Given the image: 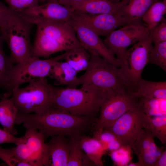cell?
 I'll return each instance as SVG.
<instances>
[{"instance_id":"cell-1","label":"cell","mask_w":166,"mask_h":166,"mask_svg":"<svg viewBox=\"0 0 166 166\" xmlns=\"http://www.w3.org/2000/svg\"><path fill=\"white\" fill-rule=\"evenodd\" d=\"M97 119L50 108L40 114L18 111L15 124H22L26 129H36L42 132L46 139L59 135L69 137L85 134L93 128Z\"/></svg>"},{"instance_id":"cell-2","label":"cell","mask_w":166,"mask_h":166,"mask_svg":"<svg viewBox=\"0 0 166 166\" xmlns=\"http://www.w3.org/2000/svg\"><path fill=\"white\" fill-rule=\"evenodd\" d=\"M107 94L93 85H81V88L53 86L50 108L72 114L97 117Z\"/></svg>"},{"instance_id":"cell-3","label":"cell","mask_w":166,"mask_h":166,"mask_svg":"<svg viewBox=\"0 0 166 166\" xmlns=\"http://www.w3.org/2000/svg\"><path fill=\"white\" fill-rule=\"evenodd\" d=\"M89 53V65L85 73L78 77L79 85L95 86L108 94L129 92L126 78L121 69L97 54Z\"/></svg>"},{"instance_id":"cell-4","label":"cell","mask_w":166,"mask_h":166,"mask_svg":"<svg viewBox=\"0 0 166 166\" xmlns=\"http://www.w3.org/2000/svg\"><path fill=\"white\" fill-rule=\"evenodd\" d=\"M53 86L46 77L29 83L23 88L14 87L11 96L18 111L40 114L50 107Z\"/></svg>"},{"instance_id":"cell-5","label":"cell","mask_w":166,"mask_h":166,"mask_svg":"<svg viewBox=\"0 0 166 166\" xmlns=\"http://www.w3.org/2000/svg\"><path fill=\"white\" fill-rule=\"evenodd\" d=\"M33 24L15 14L0 30L9 47L13 63L23 62L33 56L30 35Z\"/></svg>"},{"instance_id":"cell-6","label":"cell","mask_w":166,"mask_h":166,"mask_svg":"<svg viewBox=\"0 0 166 166\" xmlns=\"http://www.w3.org/2000/svg\"><path fill=\"white\" fill-rule=\"evenodd\" d=\"M148 33V28L142 23H130L113 30L103 41L109 52L116 56L121 62L120 68L124 73L126 68V53L127 48L136 43Z\"/></svg>"},{"instance_id":"cell-7","label":"cell","mask_w":166,"mask_h":166,"mask_svg":"<svg viewBox=\"0 0 166 166\" xmlns=\"http://www.w3.org/2000/svg\"><path fill=\"white\" fill-rule=\"evenodd\" d=\"M148 116L139 102L135 108L127 111L103 129L115 135L124 145L132 146L143 128H147Z\"/></svg>"},{"instance_id":"cell-8","label":"cell","mask_w":166,"mask_h":166,"mask_svg":"<svg viewBox=\"0 0 166 166\" xmlns=\"http://www.w3.org/2000/svg\"><path fill=\"white\" fill-rule=\"evenodd\" d=\"M60 59L59 56L45 59L32 56L23 62L13 65L9 78L11 93L14 87L22 84L34 82L49 77L53 63L61 61Z\"/></svg>"},{"instance_id":"cell-9","label":"cell","mask_w":166,"mask_h":166,"mask_svg":"<svg viewBox=\"0 0 166 166\" xmlns=\"http://www.w3.org/2000/svg\"><path fill=\"white\" fill-rule=\"evenodd\" d=\"M140 98L128 91L116 92L110 95L101 105L94 131L103 129L127 111L137 107Z\"/></svg>"},{"instance_id":"cell-10","label":"cell","mask_w":166,"mask_h":166,"mask_svg":"<svg viewBox=\"0 0 166 166\" xmlns=\"http://www.w3.org/2000/svg\"><path fill=\"white\" fill-rule=\"evenodd\" d=\"M152 43L148 33L126 51V68L124 75L130 92H134L138 82L142 78L143 70L148 63L153 47Z\"/></svg>"},{"instance_id":"cell-11","label":"cell","mask_w":166,"mask_h":166,"mask_svg":"<svg viewBox=\"0 0 166 166\" xmlns=\"http://www.w3.org/2000/svg\"><path fill=\"white\" fill-rule=\"evenodd\" d=\"M74 11L71 7L48 1L16 14L34 25H37L45 22L67 23L72 18Z\"/></svg>"},{"instance_id":"cell-12","label":"cell","mask_w":166,"mask_h":166,"mask_svg":"<svg viewBox=\"0 0 166 166\" xmlns=\"http://www.w3.org/2000/svg\"><path fill=\"white\" fill-rule=\"evenodd\" d=\"M66 23L73 28L79 42L89 53L98 55L117 67H121V62L109 52L96 33L72 17Z\"/></svg>"},{"instance_id":"cell-13","label":"cell","mask_w":166,"mask_h":166,"mask_svg":"<svg viewBox=\"0 0 166 166\" xmlns=\"http://www.w3.org/2000/svg\"><path fill=\"white\" fill-rule=\"evenodd\" d=\"M72 18L86 25L100 36H107L117 28L130 24L119 14H92L74 10Z\"/></svg>"},{"instance_id":"cell-14","label":"cell","mask_w":166,"mask_h":166,"mask_svg":"<svg viewBox=\"0 0 166 166\" xmlns=\"http://www.w3.org/2000/svg\"><path fill=\"white\" fill-rule=\"evenodd\" d=\"M150 132L142 128L131 148L136 154L140 166H154L157 160L166 149L158 147Z\"/></svg>"},{"instance_id":"cell-15","label":"cell","mask_w":166,"mask_h":166,"mask_svg":"<svg viewBox=\"0 0 166 166\" xmlns=\"http://www.w3.org/2000/svg\"><path fill=\"white\" fill-rule=\"evenodd\" d=\"M36 25V30L62 44L68 50L82 46L73 29L66 23L45 22Z\"/></svg>"},{"instance_id":"cell-16","label":"cell","mask_w":166,"mask_h":166,"mask_svg":"<svg viewBox=\"0 0 166 166\" xmlns=\"http://www.w3.org/2000/svg\"><path fill=\"white\" fill-rule=\"evenodd\" d=\"M22 137L32 155L34 166H49V156L45 136L42 132L35 128L26 129Z\"/></svg>"},{"instance_id":"cell-17","label":"cell","mask_w":166,"mask_h":166,"mask_svg":"<svg viewBox=\"0 0 166 166\" xmlns=\"http://www.w3.org/2000/svg\"><path fill=\"white\" fill-rule=\"evenodd\" d=\"M125 2L123 0H83L71 6L76 11L92 14H119Z\"/></svg>"},{"instance_id":"cell-18","label":"cell","mask_w":166,"mask_h":166,"mask_svg":"<svg viewBox=\"0 0 166 166\" xmlns=\"http://www.w3.org/2000/svg\"><path fill=\"white\" fill-rule=\"evenodd\" d=\"M51 137L46 143L49 156V166H67L70 146L69 138L61 135Z\"/></svg>"},{"instance_id":"cell-19","label":"cell","mask_w":166,"mask_h":166,"mask_svg":"<svg viewBox=\"0 0 166 166\" xmlns=\"http://www.w3.org/2000/svg\"><path fill=\"white\" fill-rule=\"evenodd\" d=\"M11 96L7 92L0 94V124L4 130L15 136L18 133L14 125L18 110Z\"/></svg>"},{"instance_id":"cell-20","label":"cell","mask_w":166,"mask_h":166,"mask_svg":"<svg viewBox=\"0 0 166 166\" xmlns=\"http://www.w3.org/2000/svg\"><path fill=\"white\" fill-rule=\"evenodd\" d=\"M77 73L66 62L56 61L53 63L49 77L55 79L56 85H64L76 88L80 85Z\"/></svg>"},{"instance_id":"cell-21","label":"cell","mask_w":166,"mask_h":166,"mask_svg":"<svg viewBox=\"0 0 166 166\" xmlns=\"http://www.w3.org/2000/svg\"><path fill=\"white\" fill-rule=\"evenodd\" d=\"M160 0H127L119 14L126 18L130 23H142L141 18L148 8Z\"/></svg>"},{"instance_id":"cell-22","label":"cell","mask_w":166,"mask_h":166,"mask_svg":"<svg viewBox=\"0 0 166 166\" xmlns=\"http://www.w3.org/2000/svg\"><path fill=\"white\" fill-rule=\"evenodd\" d=\"M140 98L147 97L166 99V81L153 82L141 79L138 82L133 93Z\"/></svg>"},{"instance_id":"cell-23","label":"cell","mask_w":166,"mask_h":166,"mask_svg":"<svg viewBox=\"0 0 166 166\" xmlns=\"http://www.w3.org/2000/svg\"><path fill=\"white\" fill-rule=\"evenodd\" d=\"M81 147L94 166H103V156L107 152L100 142L93 137L83 134L80 136Z\"/></svg>"},{"instance_id":"cell-24","label":"cell","mask_w":166,"mask_h":166,"mask_svg":"<svg viewBox=\"0 0 166 166\" xmlns=\"http://www.w3.org/2000/svg\"><path fill=\"white\" fill-rule=\"evenodd\" d=\"M64 60L77 73L88 68L90 58L89 52L82 46L68 50L60 55Z\"/></svg>"},{"instance_id":"cell-25","label":"cell","mask_w":166,"mask_h":166,"mask_svg":"<svg viewBox=\"0 0 166 166\" xmlns=\"http://www.w3.org/2000/svg\"><path fill=\"white\" fill-rule=\"evenodd\" d=\"M81 136L68 137L70 146L67 166H94L81 147L80 142Z\"/></svg>"},{"instance_id":"cell-26","label":"cell","mask_w":166,"mask_h":166,"mask_svg":"<svg viewBox=\"0 0 166 166\" xmlns=\"http://www.w3.org/2000/svg\"><path fill=\"white\" fill-rule=\"evenodd\" d=\"M166 13V0H160L151 6L143 15L141 20L149 30L163 20Z\"/></svg>"},{"instance_id":"cell-27","label":"cell","mask_w":166,"mask_h":166,"mask_svg":"<svg viewBox=\"0 0 166 166\" xmlns=\"http://www.w3.org/2000/svg\"><path fill=\"white\" fill-rule=\"evenodd\" d=\"M4 39L0 30V87L11 94L9 85V78L14 64L10 56H7L3 49Z\"/></svg>"},{"instance_id":"cell-28","label":"cell","mask_w":166,"mask_h":166,"mask_svg":"<svg viewBox=\"0 0 166 166\" xmlns=\"http://www.w3.org/2000/svg\"><path fill=\"white\" fill-rule=\"evenodd\" d=\"M147 129L154 138H157L164 144L166 143V114L148 116Z\"/></svg>"},{"instance_id":"cell-29","label":"cell","mask_w":166,"mask_h":166,"mask_svg":"<svg viewBox=\"0 0 166 166\" xmlns=\"http://www.w3.org/2000/svg\"><path fill=\"white\" fill-rule=\"evenodd\" d=\"M93 137L100 142L107 152L116 150L124 145L115 135L107 130L94 131Z\"/></svg>"},{"instance_id":"cell-30","label":"cell","mask_w":166,"mask_h":166,"mask_svg":"<svg viewBox=\"0 0 166 166\" xmlns=\"http://www.w3.org/2000/svg\"><path fill=\"white\" fill-rule=\"evenodd\" d=\"M148 63L157 65L166 71V41L155 43L149 55Z\"/></svg>"},{"instance_id":"cell-31","label":"cell","mask_w":166,"mask_h":166,"mask_svg":"<svg viewBox=\"0 0 166 166\" xmlns=\"http://www.w3.org/2000/svg\"><path fill=\"white\" fill-rule=\"evenodd\" d=\"M160 99L142 97L140 98L139 103L147 116L149 117L159 116L166 114V111L162 108Z\"/></svg>"},{"instance_id":"cell-32","label":"cell","mask_w":166,"mask_h":166,"mask_svg":"<svg viewBox=\"0 0 166 166\" xmlns=\"http://www.w3.org/2000/svg\"><path fill=\"white\" fill-rule=\"evenodd\" d=\"M132 150L129 145H122L116 150L109 152V155L116 165L127 166L132 161Z\"/></svg>"},{"instance_id":"cell-33","label":"cell","mask_w":166,"mask_h":166,"mask_svg":"<svg viewBox=\"0 0 166 166\" xmlns=\"http://www.w3.org/2000/svg\"><path fill=\"white\" fill-rule=\"evenodd\" d=\"M12 152L15 159L19 162L28 163L30 166H34L31 153L27 145L23 142L12 148Z\"/></svg>"},{"instance_id":"cell-34","label":"cell","mask_w":166,"mask_h":166,"mask_svg":"<svg viewBox=\"0 0 166 166\" xmlns=\"http://www.w3.org/2000/svg\"><path fill=\"white\" fill-rule=\"evenodd\" d=\"M152 43L154 44L166 41V21L164 18L158 25L149 30Z\"/></svg>"},{"instance_id":"cell-35","label":"cell","mask_w":166,"mask_h":166,"mask_svg":"<svg viewBox=\"0 0 166 166\" xmlns=\"http://www.w3.org/2000/svg\"><path fill=\"white\" fill-rule=\"evenodd\" d=\"M8 7L15 13L38 4L39 0H4Z\"/></svg>"},{"instance_id":"cell-36","label":"cell","mask_w":166,"mask_h":166,"mask_svg":"<svg viewBox=\"0 0 166 166\" xmlns=\"http://www.w3.org/2000/svg\"><path fill=\"white\" fill-rule=\"evenodd\" d=\"M0 159L10 166H18L19 162L14 157L12 148H4L0 146Z\"/></svg>"},{"instance_id":"cell-37","label":"cell","mask_w":166,"mask_h":166,"mask_svg":"<svg viewBox=\"0 0 166 166\" xmlns=\"http://www.w3.org/2000/svg\"><path fill=\"white\" fill-rule=\"evenodd\" d=\"M15 14L0 1V28L4 26Z\"/></svg>"},{"instance_id":"cell-38","label":"cell","mask_w":166,"mask_h":166,"mask_svg":"<svg viewBox=\"0 0 166 166\" xmlns=\"http://www.w3.org/2000/svg\"><path fill=\"white\" fill-rule=\"evenodd\" d=\"M23 142L22 137H16L4 129H0V144L12 143L17 145Z\"/></svg>"},{"instance_id":"cell-39","label":"cell","mask_w":166,"mask_h":166,"mask_svg":"<svg viewBox=\"0 0 166 166\" xmlns=\"http://www.w3.org/2000/svg\"><path fill=\"white\" fill-rule=\"evenodd\" d=\"M166 166V150L164 151L158 158L154 166Z\"/></svg>"},{"instance_id":"cell-40","label":"cell","mask_w":166,"mask_h":166,"mask_svg":"<svg viewBox=\"0 0 166 166\" xmlns=\"http://www.w3.org/2000/svg\"><path fill=\"white\" fill-rule=\"evenodd\" d=\"M82 0H46L45 2L48 1H54L64 6L71 7L73 3Z\"/></svg>"},{"instance_id":"cell-41","label":"cell","mask_w":166,"mask_h":166,"mask_svg":"<svg viewBox=\"0 0 166 166\" xmlns=\"http://www.w3.org/2000/svg\"><path fill=\"white\" fill-rule=\"evenodd\" d=\"M127 166H140V165L138 162H132L131 161L128 164Z\"/></svg>"},{"instance_id":"cell-42","label":"cell","mask_w":166,"mask_h":166,"mask_svg":"<svg viewBox=\"0 0 166 166\" xmlns=\"http://www.w3.org/2000/svg\"><path fill=\"white\" fill-rule=\"evenodd\" d=\"M40 2L44 3L45 2L46 0H39Z\"/></svg>"},{"instance_id":"cell-43","label":"cell","mask_w":166,"mask_h":166,"mask_svg":"<svg viewBox=\"0 0 166 166\" xmlns=\"http://www.w3.org/2000/svg\"><path fill=\"white\" fill-rule=\"evenodd\" d=\"M5 165H6L5 163H0V166H5Z\"/></svg>"}]
</instances>
